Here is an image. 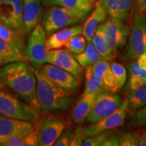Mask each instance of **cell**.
I'll use <instances>...</instances> for the list:
<instances>
[{"label": "cell", "instance_id": "6da1fadb", "mask_svg": "<svg viewBox=\"0 0 146 146\" xmlns=\"http://www.w3.org/2000/svg\"><path fill=\"white\" fill-rule=\"evenodd\" d=\"M0 81L23 101L39 110L36 96V76L34 69L27 61L12 62L0 67Z\"/></svg>", "mask_w": 146, "mask_h": 146}, {"label": "cell", "instance_id": "7a4b0ae2", "mask_svg": "<svg viewBox=\"0 0 146 146\" xmlns=\"http://www.w3.org/2000/svg\"><path fill=\"white\" fill-rule=\"evenodd\" d=\"M34 70L36 79V100L40 110L52 112L69 109L73 102L72 91L54 84L39 69Z\"/></svg>", "mask_w": 146, "mask_h": 146}, {"label": "cell", "instance_id": "3957f363", "mask_svg": "<svg viewBox=\"0 0 146 146\" xmlns=\"http://www.w3.org/2000/svg\"><path fill=\"white\" fill-rule=\"evenodd\" d=\"M86 15L60 5H53L41 18V26L47 35L66 27L81 24Z\"/></svg>", "mask_w": 146, "mask_h": 146}, {"label": "cell", "instance_id": "277c9868", "mask_svg": "<svg viewBox=\"0 0 146 146\" xmlns=\"http://www.w3.org/2000/svg\"><path fill=\"white\" fill-rule=\"evenodd\" d=\"M0 114L15 119L35 122L40 114L39 110L10 94L0 81Z\"/></svg>", "mask_w": 146, "mask_h": 146}, {"label": "cell", "instance_id": "5b68a950", "mask_svg": "<svg viewBox=\"0 0 146 146\" xmlns=\"http://www.w3.org/2000/svg\"><path fill=\"white\" fill-rule=\"evenodd\" d=\"M37 127L39 145L52 146L66 129L65 121L56 114H48L35 122Z\"/></svg>", "mask_w": 146, "mask_h": 146}, {"label": "cell", "instance_id": "8992f818", "mask_svg": "<svg viewBox=\"0 0 146 146\" xmlns=\"http://www.w3.org/2000/svg\"><path fill=\"white\" fill-rule=\"evenodd\" d=\"M127 58L137 60L146 52V16L134 11Z\"/></svg>", "mask_w": 146, "mask_h": 146}, {"label": "cell", "instance_id": "52a82bcc", "mask_svg": "<svg viewBox=\"0 0 146 146\" xmlns=\"http://www.w3.org/2000/svg\"><path fill=\"white\" fill-rule=\"evenodd\" d=\"M29 35L28 43L26 45L27 60L35 69H39L46 64V33L41 25L39 24Z\"/></svg>", "mask_w": 146, "mask_h": 146}, {"label": "cell", "instance_id": "ba28073f", "mask_svg": "<svg viewBox=\"0 0 146 146\" xmlns=\"http://www.w3.org/2000/svg\"><path fill=\"white\" fill-rule=\"evenodd\" d=\"M121 104L120 96L115 93L104 91L95 100L85 120L90 124L99 122L113 114Z\"/></svg>", "mask_w": 146, "mask_h": 146}, {"label": "cell", "instance_id": "9c48e42d", "mask_svg": "<svg viewBox=\"0 0 146 146\" xmlns=\"http://www.w3.org/2000/svg\"><path fill=\"white\" fill-rule=\"evenodd\" d=\"M103 31L106 43L113 60L116 58L118 50L126 44L130 32L124 23L110 18L103 23Z\"/></svg>", "mask_w": 146, "mask_h": 146}, {"label": "cell", "instance_id": "30bf717a", "mask_svg": "<svg viewBox=\"0 0 146 146\" xmlns=\"http://www.w3.org/2000/svg\"><path fill=\"white\" fill-rule=\"evenodd\" d=\"M0 23L25 36L23 0H0Z\"/></svg>", "mask_w": 146, "mask_h": 146}, {"label": "cell", "instance_id": "8fae6325", "mask_svg": "<svg viewBox=\"0 0 146 146\" xmlns=\"http://www.w3.org/2000/svg\"><path fill=\"white\" fill-rule=\"evenodd\" d=\"M127 112L128 101L127 100L122 102L121 105L113 114L99 122L91 124L88 127H82L85 139L121 126L124 123Z\"/></svg>", "mask_w": 146, "mask_h": 146}, {"label": "cell", "instance_id": "7c38bea8", "mask_svg": "<svg viewBox=\"0 0 146 146\" xmlns=\"http://www.w3.org/2000/svg\"><path fill=\"white\" fill-rule=\"evenodd\" d=\"M46 63L60 67L80 79L83 78V68L74 58V54L68 49H57L48 51Z\"/></svg>", "mask_w": 146, "mask_h": 146}, {"label": "cell", "instance_id": "4fadbf2b", "mask_svg": "<svg viewBox=\"0 0 146 146\" xmlns=\"http://www.w3.org/2000/svg\"><path fill=\"white\" fill-rule=\"evenodd\" d=\"M39 70L49 80L66 90L75 91L81 84V79L66 70L51 64H45Z\"/></svg>", "mask_w": 146, "mask_h": 146}, {"label": "cell", "instance_id": "5bb4252c", "mask_svg": "<svg viewBox=\"0 0 146 146\" xmlns=\"http://www.w3.org/2000/svg\"><path fill=\"white\" fill-rule=\"evenodd\" d=\"M34 125L35 122L9 118L0 114V146L14 135L28 130Z\"/></svg>", "mask_w": 146, "mask_h": 146}, {"label": "cell", "instance_id": "9a60e30c", "mask_svg": "<svg viewBox=\"0 0 146 146\" xmlns=\"http://www.w3.org/2000/svg\"><path fill=\"white\" fill-rule=\"evenodd\" d=\"M110 18L125 23L129 18L133 0H98Z\"/></svg>", "mask_w": 146, "mask_h": 146}, {"label": "cell", "instance_id": "2e32d148", "mask_svg": "<svg viewBox=\"0 0 146 146\" xmlns=\"http://www.w3.org/2000/svg\"><path fill=\"white\" fill-rule=\"evenodd\" d=\"M42 0H23V23L25 36L29 35L42 18Z\"/></svg>", "mask_w": 146, "mask_h": 146}, {"label": "cell", "instance_id": "e0dca14e", "mask_svg": "<svg viewBox=\"0 0 146 146\" xmlns=\"http://www.w3.org/2000/svg\"><path fill=\"white\" fill-rule=\"evenodd\" d=\"M83 26L74 25L66 27L49 35L45 39V47L47 52L60 49L66 46L69 40L73 36L82 34Z\"/></svg>", "mask_w": 146, "mask_h": 146}, {"label": "cell", "instance_id": "ac0fdd59", "mask_svg": "<svg viewBox=\"0 0 146 146\" xmlns=\"http://www.w3.org/2000/svg\"><path fill=\"white\" fill-rule=\"evenodd\" d=\"M104 91L106 90L103 89L94 94L81 96V99L78 100L77 104L73 108L71 114V118L74 123L76 125H81L84 123L95 100Z\"/></svg>", "mask_w": 146, "mask_h": 146}, {"label": "cell", "instance_id": "d6986e66", "mask_svg": "<svg viewBox=\"0 0 146 146\" xmlns=\"http://www.w3.org/2000/svg\"><path fill=\"white\" fill-rule=\"evenodd\" d=\"M107 14L99 3L97 2L95 8L84 23L83 26V35L87 42H91L93 36L100 24L107 19Z\"/></svg>", "mask_w": 146, "mask_h": 146}, {"label": "cell", "instance_id": "ffe728a7", "mask_svg": "<svg viewBox=\"0 0 146 146\" xmlns=\"http://www.w3.org/2000/svg\"><path fill=\"white\" fill-rule=\"evenodd\" d=\"M108 61L102 59L91 66L95 74L102 81V87L106 91L116 93L118 89L115 77L110 68Z\"/></svg>", "mask_w": 146, "mask_h": 146}, {"label": "cell", "instance_id": "44dd1931", "mask_svg": "<svg viewBox=\"0 0 146 146\" xmlns=\"http://www.w3.org/2000/svg\"><path fill=\"white\" fill-rule=\"evenodd\" d=\"M39 145L37 127L35 125L28 130L14 135L7 140L2 146H36Z\"/></svg>", "mask_w": 146, "mask_h": 146}, {"label": "cell", "instance_id": "7402d4cb", "mask_svg": "<svg viewBox=\"0 0 146 146\" xmlns=\"http://www.w3.org/2000/svg\"><path fill=\"white\" fill-rule=\"evenodd\" d=\"M17 61H27V60L26 56L17 48L0 37V67Z\"/></svg>", "mask_w": 146, "mask_h": 146}, {"label": "cell", "instance_id": "603a6c76", "mask_svg": "<svg viewBox=\"0 0 146 146\" xmlns=\"http://www.w3.org/2000/svg\"><path fill=\"white\" fill-rule=\"evenodd\" d=\"M0 37L17 48L24 56H26V43L25 36L17 33L0 23Z\"/></svg>", "mask_w": 146, "mask_h": 146}, {"label": "cell", "instance_id": "cb8c5ba5", "mask_svg": "<svg viewBox=\"0 0 146 146\" xmlns=\"http://www.w3.org/2000/svg\"><path fill=\"white\" fill-rule=\"evenodd\" d=\"M129 81L127 89L130 91L137 89L146 85V70L139 66L137 62L129 65Z\"/></svg>", "mask_w": 146, "mask_h": 146}, {"label": "cell", "instance_id": "d4e9b609", "mask_svg": "<svg viewBox=\"0 0 146 146\" xmlns=\"http://www.w3.org/2000/svg\"><path fill=\"white\" fill-rule=\"evenodd\" d=\"M74 56L83 68L92 66L103 59L93 46L91 42H87L85 50L81 54H74Z\"/></svg>", "mask_w": 146, "mask_h": 146}, {"label": "cell", "instance_id": "484cf974", "mask_svg": "<svg viewBox=\"0 0 146 146\" xmlns=\"http://www.w3.org/2000/svg\"><path fill=\"white\" fill-rule=\"evenodd\" d=\"M128 111L135 112L146 105V85L131 91L128 97Z\"/></svg>", "mask_w": 146, "mask_h": 146}, {"label": "cell", "instance_id": "4316f807", "mask_svg": "<svg viewBox=\"0 0 146 146\" xmlns=\"http://www.w3.org/2000/svg\"><path fill=\"white\" fill-rule=\"evenodd\" d=\"M60 5L87 16L92 10L93 4L87 0H54L52 5Z\"/></svg>", "mask_w": 146, "mask_h": 146}, {"label": "cell", "instance_id": "83f0119b", "mask_svg": "<svg viewBox=\"0 0 146 146\" xmlns=\"http://www.w3.org/2000/svg\"><path fill=\"white\" fill-rule=\"evenodd\" d=\"M91 42L96 50L103 59L107 60V61H110L112 60L107 47L103 31V23L100 24V26L98 27L94 35L91 39Z\"/></svg>", "mask_w": 146, "mask_h": 146}, {"label": "cell", "instance_id": "f1b7e54d", "mask_svg": "<svg viewBox=\"0 0 146 146\" xmlns=\"http://www.w3.org/2000/svg\"><path fill=\"white\" fill-rule=\"evenodd\" d=\"M85 86L82 96L94 94L103 89L101 79L95 74L91 66L85 68Z\"/></svg>", "mask_w": 146, "mask_h": 146}, {"label": "cell", "instance_id": "f546056e", "mask_svg": "<svg viewBox=\"0 0 146 146\" xmlns=\"http://www.w3.org/2000/svg\"><path fill=\"white\" fill-rule=\"evenodd\" d=\"M86 41L85 36L80 34L71 38L66 47L73 54H81L85 50L87 45Z\"/></svg>", "mask_w": 146, "mask_h": 146}, {"label": "cell", "instance_id": "4dcf8cb0", "mask_svg": "<svg viewBox=\"0 0 146 146\" xmlns=\"http://www.w3.org/2000/svg\"><path fill=\"white\" fill-rule=\"evenodd\" d=\"M110 66V68L114 74L115 79H116L117 88L119 90L120 88L123 87L126 80H127V70H126L125 67L121 64L116 62L111 63Z\"/></svg>", "mask_w": 146, "mask_h": 146}, {"label": "cell", "instance_id": "1f68e13d", "mask_svg": "<svg viewBox=\"0 0 146 146\" xmlns=\"http://www.w3.org/2000/svg\"><path fill=\"white\" fill-rule=\"evenodd\" d=\"M139 135L132 131H122L118 135L119 146L138 145Z\"/></svg>", "mask_w": 146, "mask_h": 146}, {"label": "cell", "instance_id": "d6a6232c", "mask_svg": "<svg viewBox=\"0 0 146 146\" xmlns=\"http://www.w3.org/2000/svg\"><path fill=\"white\" fill-rule=\"evenodd\" d=\"M108 131L99 133L96 135L89 137L84 140L82 145L83 146H102L104 141L106 139L108 135Z\"/></svg>", "mask_w": 146, "mask_h": 146}, {"label": "cell", "instance_id": "836d02e7", "mask_svg": "<svg viewBox=\"0 0 146 146\" xmlns=\"http://www.w3.org/2000/svg\"><path fill=\"white\" fill-rule=\"evenodd\" d=\"M131 124L137 126H146V105L139 110L133 112L131 116Z\"/></svg>", "mask_w": 146, "mask_h": 146}, {"label": "cell", "instance_id": "e575fe53", "mask_svg": "<svg viewBox=\"0 0 146 146\" xmlns=\"http://www.w3.org/2000/svg\"><path fill=\"white\" fill-rule=\"evenodd\" d=\"M74 135V131L68 129L64 130L57 139L54 145L55 146H68L72 141Z\"/></svg>", "mask_w": 146, "mask_h": 146}, {"label": "cell", "instance_id": "d590c367", "mask_svg": "<svg viewBox=\"0 0 146 146\" xmlns=\"http://www.w3.org/2000/svg\"><path fill=\"white\" fill-rule=\"evenodd\" d=\"M85 139V136L83 133L82 127H78L74 131V135L72 141L70 144V146H80L82 145L84 140Z\"/></svg>", "mask_w": 146, "mask_h": 146}, {"label": "cell", "instance_id": "8d00e7d4", "mask_svg": "<svg viewBox=\"0 0 146 146\" xmlns=\"http://www.w3.org/2000/svg\"><path fill=\"white\" fill-rule=\"evenodd\" d=\"M102 146H119L118 135L109 133L106 139L102 143Z\"/></svg>", "mask_w": 146, "mask_h": 146}, {"label": "cell", "instance_id": "74e56055", "mask_svg": "<svg viewBox=\"0 0 146 146\" xmlns=\"http://www.w3.org/2000/svg\"><path fill=\"white\" fill-rule=\"evenodd\" d=\"M134 3V11L141 14L146 12V0H133Z\"/></svg>", "mask_w": 146, "mask_h": 146}, {"label": "cell", "instance_id": "f35d334b", "mask_svg": "<svg viewBox=\"0 0 146 146\" xmlns=\"http://www.w3.org/2000/svg\"><path fill=\"white\" fill-rule=\"evenodd\" d=\"M137 60V62L139 66L141 68L146 70V52L142 54Z\"/></svg>", "mask_w": 146, "mask_h": 146}, {"label": "cell", "instance_id": "ab89813d", "mask_svg": "<svg viewBox=\"0 0 146 146\" xmlns=\"http://www.w3.org/2000/svg\"><path fill=\"white\" fill-rule=\"evenodd\" d=\"M138 145L146 146V131H143V132L139 136Z\"/></svg>", "mask_w": 146, "mask_h": 146}, {"label": "cell", "instance_id": "60d3db41", "mask_svg": "<svg viewBox=\"0 0 146 146\" xmlns=\"http://www.w3.org/2000/svg\"><path fill=\"white\" fill-rule=\"evenodd\" d=\"M54 0H42V3L45 6H52Z\"/></svg>", "mask_w": 146, "mask_h": 146}, {"label": "cell", "instance_id": "b9f144b4", "mask_svg": "<svg viewBox=\"0 0 146 146\" xmlns=\"http://www.w3.org/2000/svg\"><path fill=\"white\" fill-rule=\"evenodd\" d=\"M87 1H88L89 3H92V4H94V3L96 1V0H87Z\"/></svg>", "mask_w": 146, "mask_h": 146}]
</instances>
